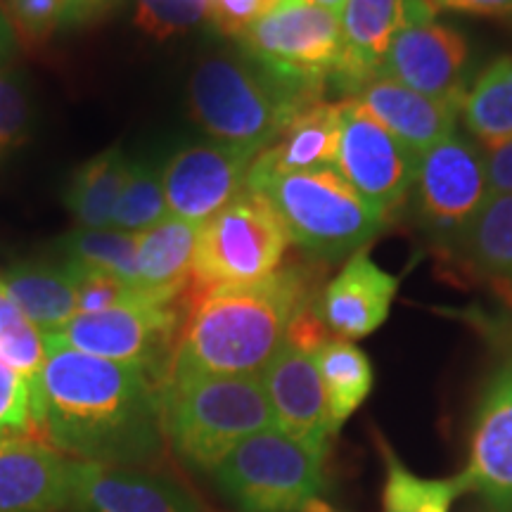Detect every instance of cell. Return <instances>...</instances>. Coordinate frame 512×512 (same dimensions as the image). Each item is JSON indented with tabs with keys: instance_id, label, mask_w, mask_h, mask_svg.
I'll return each instance as SVG.
<instances>
[{
	"instance_id": "29",
	"label": "cell",
	"mask_w": 512,
	"mask_h": 512,
	"mask_svg": "<svg viewBox=\"0 0 512 512\" xmlns=\"http://www.w3.org/2000/svg\"><path fill=\"white\" fill-rule=\"evenodd\" d=\"M57 247L64 254V261L102 268L136 290L138 233L117 228H76L62 235Z\"/></svg>"
},
{
	"instance_id": "17",
	"label": "cell",
	"mask_w": 512,
	"mask_h": 512,
	"mask_svg": "<svg viewBox=\"0 0 512 512\" xmlns=\"http://www.w3.org/2000/svg\"><path fill=\"white\" fill-rule=\"evenodd\" d=\"M74 458L38 439H0V512H62Z\"/></svg>"
},
{
	"instance_id": "21",
	"label": "cell",
	"mask_w": 512,
	"mask_h": 512,
	"mask_svg": "<svg viewBox=\"0 0 512 512\" xmlns=\"http://www.w3.org/2000/svg\"><path fill=\"white\" fill-rule=\"evenodd\" d=\"M356 100L420 157L456 133L458 107L415 93L384 76H377L368 86H363Z\"/></svg>"
},
{
	"instance_id": "24",
	"label": "cell",
	"mask_w": 512,
	"mask_h": 512,
	"mask_svg": "<svg viewBox=\"0 0 512 512\" xmlns=\"http://www.w3.org/2000/svg\"><path fill=\"white\" fill-rule=\"evenodd\" d=\"M453 242L477 273L512 287V195L491 192Z\"/></svg>"
},
{
	"instance_id": "41",
	"label": "cell",
	"mask_w": 512,
	"mask_h": 512,
	"mask_svg": "<svg viewBox=\"0 0 512 512\" xmlns=\"http://www.w3.org/2000/svg\"><path fill=\"white\" fill-rule=\"evenodd\" d=\"M309 3L318 5V8H323V10H328V12H332V15L342 17V10H344V5H347V0H309Z\"/></svg>"
},
{
	"instance_id": "33",
	"label": "cell",
	"mask_w": 512,
	"mask_h": 512,
	"mask_svg": "<svg viewBox=\"0 0 512 512\" xmlns=\"http://www.w3.org/2000/svg\"><path fill=\"white\" fill-rule=\"evenodd\" d=\"M0 439H38L31 384L0 358Z\"/></svg>"
},
{
	"instance_id": "26",
	"label": "cell",
	"mask_w": 512,
	"mask_h": 512,
	"mask_svg": "<svg viewBox=\"0 0 512 512\" xmlns=\"http://www.w3.org/2000/svg\"><path fill=\"white\" fill-rule=\"evenodd\" d=\"M465 126L484 150H496L512 140V57H498L477 76L465 95Z\"/></svg>"
},
{
	"instance_id": "1",
	"label": "cell",
	"mask_w": 512,
	"mask_h": 512,
	"mask_svg": "<svg viewBox=\"0 0 512 512\" xmlns=\"http://www.w3.org/2000/svg\"><path fill=\"white\" fill-rule=\"evenodd\" d=\"M31 382L41 441L83 463L138 467L164 448L159 384L145 370L46 342Z\"/></svg>"
},
{
	"instance_id": "19",
	"label": "cell",
	"mask_w": 512,
	"mask_h": 512,
	"mask_svg": "<svg viewBox=\"0 0 512 512\" xmlns=\"http://www.w3.org/2000/svg\"><path fill=\"white\" fill-rule=\"evenodd\" d=\"M396 292L399 278L358 249L320 294L318 316L339 339L368 337L389 318Z\"/></svg>"
},
{
	"instance_id": "5",
	"label": "cell",
	"mask_w": 512,
	"mask_h": 512,
	"mask_svg": "<svg viewBox=\"0 0 512 512\" xmlns=\"http://www.w3.org/2000/svg\"><path fill=\"white\" fill-rule=\"evenodd\" d=\"M325 453L268 427L247 437L211 472L242 512H328Z\"/></svg>"
},
{
	"instance_id": "42",
	"label": "cell",
	"mask_w": 512,
	"mask_h": 512,
	"mask_svg": "<svg viewBox=\"0 0 512 512\" xmlns=\"http://www.w3.org/2000/svg\"><path fill=\"white\" fill-rule=\"evenodd\" d=\"M64 5H67V17H69L76 10V5H79V0H64Z\"/></svg>"
},
{
	"instance_id": "3",
	"label": "cell",
	"mask_w": 512,
	"mask_h": 512,
	"mask_svg": "<svg viewBox=\"0 0 512 512\" xmlns=\"http://www.w3.org/2000/svg\"><path fill=\"white\" fill-rule=\"evenodd\" d=\"M164 441L185 465L214 472L235 446L275 427L261 375H209L159 384Z\"/></svg>"
},
{
	"instance_id": "2",
	"label": "cell",
	"mask_w": 512,
	"mask_h": 512,
	"mask_svg": "<svg viewBox=\"0 0 512 512\" xmlns=\"http://www.w3.org/2000/svg\"><path fill=\"white\" fill-rule=\"evenodd\" d=\"M306 306H311L309 275L297 268L256 283L216 287L185 320L164 382L261 375Z\"/></svg>"
},
{
	"instance_id": "9",
	"label": "cell",
	"mask_w": 512,
	"mask_h": 512,
	"mask_svg": "<svg viewBox=\"0 0 512 512\" xmlns=\"http://www.w3.org/2000/svg\"><path fill=\"white\" fill-rule=\"evenodd\" d=\"M287 245V230L266 197L245 190L202 223L190 278L204 292L256 283L278 271Z\"/></svg>"
},
{
	"instance_id": "10",
	"label": "cell",
	"mask_w": 512,
	"mask_h": 512,
	"mask_svg": "<svg viewBox=\"0 0 512 512\" xmlns=\"http://www.w3.org/2000/svg\"><path fill=\"white\" fill-rule=\"evenodd\" d=\"M342 105L335 169L370 207L389 216L406 200L420 155L387 131L356 98Z\"/></svg>"
},
{
	"instance_id": "28",
	"label": "cell",
	"mask_w": 512,
	"mask_h": 512,
	"mask_svg": "<svg viewBox=\"0 0 512 512\" xmlns=\"http://www.w3.org/2000/svg\"><path fill=\"white\" fill-rule=\"evenodd\" d=\"M384 458V512H451L453 503L470 491L467 477L460 472L446 479H425L403 465V460L382 441Z\"/></svg>"
},
{
	"instance_id": "44",
	"label": "cell",
	"mask_w": 512,
	"mask_h": 512,
	"mask_svg": "<svg viewBox=\"0 0 512 512\" xmlns=\"http://www.w3.org/2000/svg\"><path fill=\"white\" fill-rule=\"evenodd\" d=\"M211 5H214V0H211ZM209 15H211V12H209Z\"/></svg>"
},
{
	"instance_id": "11",
	"label": "cell",
	"mask_w": 512,
	"mask_h": 512,
	"mask_svg": "<svg viewBox=\"0 0 512 512\" xmlns=\"http://www.w3.org/2000/svg\"><path fill=\"white\" fill-rule=\"evenodd\" d=\"M413 185L422 226L453 240L491 195L486 155L470 138L451 133L420 157Z\"/></svg>"
},
{
	"instance_id": "27",
	"label": "cell",
	"mask_w": 512,
	"mask_h": 512,
	"mask_svg": "<svg viewBox=\"0 0 512 512\" xmlns=\"http://www.w3.org/2000/svg\"><path fill=\"white\" fill-rule=\"evenodd\" d=\"M128 169L121 147L100 152L74 171L67 190V207L81 228H110L112 211L124 190Z\"/></svg>"
},
{
	"instance_id": "34",
	"label": "cell",
	"mask_w": 512,
	"mask_h": 512,
	"mask_svg": "<svg viewBox=\"0 0 512 512\" xmlns=\"http://www.w3.org/2000/svg\"><path fill=\"white\" fill-rule=\"evenodd\" d=\"M64 264H67L69 273H72L76 299H79V313H98L114 309V306L126 304L128 299L143 294L128 287L117 275L102 271V268L79 264V261H64Z\"/></svg>"
},
{
	"instance_id": "14",
	"label": "cell",
	"mask_w": 512,
	"mask_h": 512,
	"mask_svg": "<svg viewBox=\"0 0 512 512\" xmlns=\"http://www.w3.org/2000/svg\"><path fill=\"white\" fill-rule=\"evenodd\" d=\"M437 12L432 0H347L342 17V60L330 86L356 98L363 86L380 76L384 55L396 31L430 22Z\"/></svg>"
},
{
	"instance_id": "36",
	"label": "cell",
	"mask_w": 512,
	"mask_h": 512,
	"mask_svg": "<svg viewBox=\"0 0 512 512\" xmlns=\"http://www.w3.org/2000/svg\"><path fill=\"white\" fill-rule=\"evenodd\" d=\"M29 105L24 91L12 76L0 72V155L22 140L27 131Z\"/></svg>"
},
{
	"instance_id": "23",
	"label": "cell",
	"mask_w": 512,
	"mask_h": 512,
	"mask_svg": "<svg viewBox=\"0 0 512 512\" xmlns=\"http://www.w3.org/2000/svg\"><path fill=\"white\" fill-rule=\"evenodd\" d=\"M0 285L41 335L60 330L79 313V299L67 264L22 261L0 273Z\"/></svg>"
},
{
	"instance_id": "25",
	"label": "cell",
	"mask_w": 512,
	"mask_h": 512,
	"mask_svg": "<svg viewBox=\"0 0 512 512\" xmlns=\"http://www.w3.org/2000/svg\"><path fill=\"white\" fill-rule=\"evenodd\" d=\"M316 363L328 399L332 432H339L368 399L375 382L373 366L356 344L339 337L328 339L316 351Z\"/></svg>"
},
{
	"instance_id": "8",
	"label": "cell",
	"mask_w": 512,
	"mask_h": 512,
	"mask_svg": "<svg viewBox=\"0 0 512 512\" xmlns=\"http://www.w3.org/2000/svg\"><path fill=\"white\" fill-rule=\"evenodd\" d=\"M249 60L287 86L323 98L339 60L342 24L309 0H278L240 36Z\"/></svg>"
},
{
	"instance_id": "15",
	"label": "cell",
	"mask_w": 512,
	"mask_h": 512,
	"mask_svg": "<svg viewBox=\"0 0 512 512\" xmlns=\"http://www.w3.org/2000/svg\"><path fill=\"white\" fill-rule=\"evenodd\" d=\"M463 475L491 510L512 512V361L486 384Z\"/></svg>"
},
{
	"instance_id": "43",
	"label": "cell",
	"mask_w": 512,
	"mask_h": 512,
	"mask_svg": "<svg viewBox=\"0 0 512 512\" xmlns=\"http://www.w3.org/2000/svg\"><path fill=\"white\" fill-rule=\"evenodd\" d=\"M98 3V0H79V5H76V10L79 8H88V5H95Z\"/></svg>"
},
{
	"instance_id": "6",
	"label": "cell",
	"mask_w": 512,
	"mask_h": 512,
	"mask_svg": "<svg viewBox=\"0 0 512 512\" xmlns=\"http://www.w3.org/2000/svg\"><path fill=\"white\" fill-rule=\"evenodd\" d=\"M249 192L266 197L290 242L320 259L358 252L387 223L335 166L271 178Z\"/></svg>"
},
{
	"instance_id": "31",
	"label": "cell",
	"mask_w": 512,
	"mask_h": 512,
	"mask_svg": "<svg viewBox=\"0 0 512 512\" xmlns=\"http://www.w3.org/2000/svg\"><path fill=\"white\" fill-rule=\"evenodd\" d=\"M0 358L29 384L36 380L46 361L41 330L19 311L3 285H0Z\"/></svg>"
},
{
	"instance_id": "22",
	"label": "cell",
	"mask_w": 512,
	"mask_h": 512,
	"mask_svg": "<svg viewBox=\"0 0 512 512\" xmlns=\"http://www.w3.org/2000/svg\"><path fill=\"white\" fill-rule=\"evenodd\" d=\"M202 223L166 216L138 233L136 290L157 299H178L188 285Z\"/></svg>"
},
{
	"instance_id": "38",
	"label": "cell",
	"mask_w": 512,
	"mask_h": 512,
	"mask_svg": "<svg viewBox=\"0 0 512 512\" xmlns=\"http://www.w3.org/2000/svg\"><path fill=\"white\" fill-rule=\"evenodd\" d=\"M486 174H489L491 192L512 195V140L486 152Z\"/></svg>"
},
{
	"instance_id": "32",
	"label": "cell",
	"mask_w": 512,
	"mask_h": 512,
	"mask_svg": "<svg viewBox=\"0 0 512 512\" xmlns=\"http://www.w3.org/2000/svg\"><path fill=\"white\" fill-rule=\"evenodd\" d=\"M209 12L211 0H138L133 22L143 34L166 41L197 27Z\"/></svg>"
},
{
	"instance_id": "4",
	"label": "cell",
	"mask_w": 512,
	"mask_h": 512,
	"mask_svg": "<svg viewBox=\"0 0 512 512\" xmlns=\"http://www.w3.org/2000/svg\"><path fill=\"white\" fill-rule=\"evenodd\" d=\"M190 117L221 145L259 155L299 112L320 102L287 86L247 55H216L190 79Z\"/></svg>"
},
{
	"instance_id": "7",
	"label": "cell",
	"mask_w": 512,
	"mask_h": 512,
	"mask_svg": "<svg viewBox=\"0 0 512 512\" xmlns=\"http://www.w3.org/2000/svg\"><path fill=\"white\" fill-rule=\"evenodd\" d=\"M188 313L185 290L171 302L138 294L114 309L79 313L43 339L107 361L136 366L162 384Z\"/></svg>"
},
{
	"instance_id": "30",
	"label": "cell",
	"mask_w": 512,
	"mask_h": 512,
	"mask_svg": "<svg viewBox=\"0 0 512 512\" xmlns=\"http://www.w3.org/2000/svg\"><path fill=\"white\" fill-rule=\"evenodd\" d=\"M171 216L166 204L162 174H157L150 164H131L124 190L112 211V228L126 233H143V230L162 223Z\"/></svg>"
},
{
	"instance_id": "37",
	"label": "cell",
	"mask_w": 512,
	"mask_h": 512,
	"mask_svg": "<svg viewBox=\"0 0 512 512\" xmlns=\"http://www.w3.org/2000/svg\"><path fill=\"white\" fill-rule=\"evenodd\" d=\"M278 0H214L209 19L223 36L240 38Z\"/></svg>"
},
{
	"instance_id": "12",
	"label": "cell",
	"mask_w": 512,
	"mask_h": 512,
	"mask_svg": "<svg viewBox=\"0 0 512 512\" xmlns=\"http://www.w3.org/2000/svg\"><path fill=\"white\" fill-rule=\"evenodd\" d=\"M467 62V38L458 29L430 19L396 31L382 60L380 76L460 110L467 95Z\"/></svg>"
},
{
	"instance_id": "35",
	"label": "cell",
	"mask_w": 512,
	"mask_h": 512,
	"mask_svg": "<svg viewBox=\"0 0 512 512\" xmlns=\"http://www.w3.org/2000/svg\"><path fill=\"white\" fill-rule=\"evenodd\" d=\"M12 31L24 46L36 48L53 36L67 17L64 0H0Z\"/></svg>"
},
{
	"instance_id": "13",
	"label": "cell",
	"mask_w": 512,
	"mask_h": 512,
	"mask_svg": "<svg viewBox=\"0 0 512 512\" xmlns=\"http://www.w3.org/2000/svg\"><path fill=\"white\" fill-rule=\"evenodd\" d=\"M252 152L230 145H192L176 152L162 171L169 211L178 219L207 223L247 190Z\"/></svg>"
},
{
	"instance_id": "40",
	"label": "cell",
	"mask_w": 512,
	"mask_h": 512,
	"mask_svg": "<svg viewBox=\"0 0 512 512\" xmlns=\"http://www.w3.org/2000/svg\"><path fill=\"white\" fill-rule=\"evenodd\" d=\"M15 48H17V36L15 31H12L3 8H0V72H3L5 64L10 62V57L15 55Z\"/></svg>"
},
{
	"instance_id": "20",
	"label": "cell",
	"mask_w": 512,
	"mask_h": 512,
	"mask_svg": "<svg viewBox=\"0 0 512 512\" xmlns=\"http://www.w3.org/2000/svg\"><path fill=\"white\" fill-rule=\"evenodd\" d=\"M342 105L313 102L283 128L266 150L254 157L247 174V190H256L271 178L335 166Z\"/></svg>"
},
{
	"instance_id": "18",
	"label": "cell",
	"mask_w": 512,
	"mask_h": 512,
	"mask_svg": "<svg viewBox=\"0 0 512 512\" xmlns=\"http://www.w3.org/2000/svg\"><path fill=\"white\" fill-rule=\"evenodd\" d=\"M74 512H197V505L181 486L166 477L102 463L74 460Z\"/></svg>"
},
{
	"instance_id": "39",
	"label": "cell",
	"mask_w": 512,
	"mask_h": 512,
	"mask_svg": "<svg viewBox=\"0 0 512 512\" xmlns=\"http://www.w3.org/2000/svg\"><path fill=\"white\" fill-rule=\"evenodd\" d=\"M437 8L486 17H512V0H432Z\"/></svg>"
},
{
	"instance_id": "16",
	"label": "cell",
	"mask_w": 512,
	"mask_h": 512,
	"mask_svg": "<svg viewBox=\"0 0 512 512\" xmlns=\"http://www.w3.org/2000/svg\"><path fill=\"white\" fill-rule=\"evenodd\" d=\"M261 382L271 403L275 427L328 453V441L335 432L318 373L316 351L285 342V347L261 373Z\"/></svg>"
}]
</instances>
